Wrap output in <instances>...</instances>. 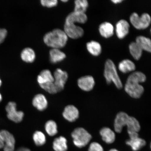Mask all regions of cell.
<instances>
[{"mask_svg":"<svg viewBox=\"0 0 151 151\" xmlns=\"http://www.w3.org/2000/svg\"><path fill=\"white\" fill-rule=\"evenodd\" d=\"M100 134L103 140L107 144L113 143L116 139L114 132L110 128L105 127L102 128L100 131Z\"/></svg>","mask_w":151,"mask_h":151,"instance_id":"obj_17","label":"cell"},{"mask_svg":"<svg viewBox=\"0 0 151 151\" xmlns=\"http://www.w3.org/2000/svg\"><path fill=\"white\" fill-rule=\"evenodd\" d=\"M129 27V24L125 20H121L117 22L116 32L117 37L119 39H124L128 35Z\"/></svg>","mask_w":151,"mask_h":151,"instance_id":"obj_13","label":"cell"},{"mask_svg":"<svg viewBox=\"0 0 151 151\" xmlns=\"http://www.w3.org/2000/svg\"><path fill=\"white\" fill-rule=\"evenodd\" d=\"M2 100V96L1 94V93H0V103L1 102V101Z\"/></svg>","mask_w":151,"mask_h":151,"instance_id":"obj_39","label":"cell"},{"mask_svg":"<svg viewBox=\"0 0 151 151\" xmlns=\"http://www.w3.org/2000/svg\"><path fill=\"white\" fill-rule=\"evenodd\" d=\"M7 30L4 28L0 29V44L4 41L7 35Z\"/></svg>","mask_w":151,"mask_h":151,"instance_id":"obj_34","label":"cell"},{"mask_svg":"<svg viewBox=\"0 0 151 151\" xmlns=\"http://www.w3.org/2000/svg\"><path fill=\"white\" fill-rule=\"evenodd\" d=\"M86 48L90 54L94 56L100 55L101 52V44L97 41H91L86 44Z\"/></svg>","mask_w":151,"mask_h":151,"instance_id":"obj_24","label":"cell"},{"mask_svg":"<svg viewBox=\"0 0 151 151\" xmlns=\"http://www.w3.org/2000/svg\"><path fill=\"white\" fill-rule=\"evenodd\" d=\"M99 31L102 37L109 38L112 36L114 34V28L110 22H105L100 24Z\"/></svg>","mask_w":151,"mask_h":151,"instance_id":"obj_16","label":"cell"},{"mask_svg":"<svg viewBox=\"0 0 151 151\" xmlns=\"http://www.w3.org/2000/svg\"><path fill=\"white\" fill-rule=\"evenodd\" d=\"M67 139L65 137L56 138L53 142V148L55 151H67L68 150Z\"/></svg>","mask_w":151,"mask_h":151,"instance_id":"obj_21","label":"cell"},{"mask_svg":"<svg viewBox=\"0 0 151 151\" xmlns=\"http://www.w3.org/2000/svg\"><path fill=\"white\" fill-rule=\"evenodd\" d=\"M64 32L68 37L72 39H77L84 35V31L82 27L77 26L73 22H65Z\"/></svg>","mask_w":151,"mask_h":151,"instance_id":"obj_7","label":"cell"},{"mask_svg":"<svg viewBox=\"0 0 151 151\" xmlns=\"http://www.w3.org/2000/svg\"><path fill=\"white\" fill-rule=\"evenodd\" d=\"M21 58L24 62L27 63H32L35 61V52L32 48H24L21 54Z\"/></svg>","mask_w":151,"mask_h":151,"instance_id":"obj_26","label":"cell"},{"mask_svg":"<svg viewBox=\"0 0 151 151\" xmlns=\"http://www.w3.org/2000/svg\"><path fill=\"white\" fill-rule=\"evenodd\" d=\"M37 82L39 85L49 82H54V78L51 72L49 70L41 71L37 77Z\"/></svg>","mask_w":151,"mask_h":151,"instance_id":"obj_20","label":"cell"},{"mask_svg":"<svg viewBox=\"0 0 151 151\" xmlns=\"http://www.w3.org/2000/svg\"><path fill=\"white\" fill-rule=\"evenodd\" d=\"M17 105L14 101H10L6 106L5 109L7 118L9 120L15 123H19L24 118V114L22 111L17 110Z\"/></svg>","mask_w":151,"mask_h":151,"instance_id":"obj_6","label":"cell"},{"mask_svg":"<svg viewBox=\"0 0 151 151\" xmlns=\"http://www.w3.org/2000/svg\"><path fill=\"white\" fill-rule=\"evenodd\" d=\"M50 62L53 63H56L61 62L66 58L65 53L61 51L59 49L52 48L50 52Z\"/></svg>","mask_w":151,"mask_h":151,"instance_id":"obj_22","label":"cell"},{"mask_svg":"<svg viewBox=\"0 0 151 151\" xmlns=\"http://www.w3.org/2000/svg\"><path fill=\"white\" fill-rule=\"evenodd\" d=\"M62 114L65 120L69 122H73L79 118V111L74 106L68 105L64 109Z\"/></svg>","mask_w":151,"mask_h":151,"instance_id":"obj_12","label":"cell"},{"mask_svg":"<svg viewBox=\"0 0 151 151\" xmlns=\"http://www.w3.org/2000/svg\"><path fill=\"white\" fill-rule=\"evenodd\" d=\"M150 16L147 13H144L139 16L134 12L130 17V21L134 27L137 29L142 30L148 28L151 23Z\"/></svg>","mask_w":151,"mask_h":151,"instance_id":"obj_5","label":"cell"},{"mask_svg":"<svg viewBox=\"0 0 151 151\" xmlns=\"http://www.w3.org/2000/svg\"><path fill=\"white\" fill-rule=\"evenodd\" d=\"M68 1H67V0H64V1H63L62 0V1L63 2H67Z\"/></svg>","mask_w":151,"mask_h":151,"instance_id":"obj_41","label":"cell"},{"mask_svg":"<svg viewBox=\"0 0 151 151\" xmlns=\"http://www.w3.org/2000/svg\"><path fill=\"white\" fill-rule=\"evenodd\" d=\"M109 151H119L117 150H116V149H111L110 150H109Z\"/></svg>","mask_w":151,"mask_h":151,"instance_id":"obj_38","label":"cell"},{"mask_svg":"<svg viewBox=\"0 0 151 151\" xmlns=\"http://www.w3.org/2000/svg\"><path fill=\"white\" fill-rule=\"evenodd\" d=\"M1 84H2L1 81V78H0V87L1 86Z\"/></svg>","mask_w":151,"mask_h":151,"instance_id":"obj_40","label":"cell"},{"mask_svg":"<svg viewBox=\"0 0 151 151\" xmlns=\"http://www.w3.org/2000/svg\"><path fill=\"white\" fill-rule=\"evenodd\" d=\"M75 5L74 12L81 14H85L88 6L86 0H76L75 1Z\"/></svg>","mask_w":151,"mask_h":151,"instance_id":"obj_29","label":"cell"},{"mask_svg":"<svg viewBox=\"0 0 151 151\" xmlns=\"http://www.w3.org/2000/svg\"><path fill=\"white\" fill-rule=\"evenodd\" d=\"M88 151H104V149L99 143L93 142L91 143Z\"/></svg>","mask_w":151,"mask_h":151,"instance_id":"obj_33","label":"cell"},{"mask_svg":"<svg viewBox=\"0 0 151 151\" xmlns=\"http://www.w3.org/2000/svg\"><path fill=\"white\" fill-rule=\"evenodd\" d=\"M53 77L54 83L57 89L58 92L62 91L64 89L68 80V76L67 73L61 69H58L55 71Z\"/></svg>","mask_w":151,"mask_h":151,"instance_id":"obj_8","label":"cell"},{"mask_svg":"<svg viewBox=\"0 0 151 151\" xmlns=\"http://www.w3.org/2000/svg\"><path fill=\"white\" fill-rule=\"evenodd\" d=\"M33 138L34 142L37 146H42L46 143V137L42 132L37 131L35 132Z\"/></svg>","mask_w":151,"mask_h":151,"instance_id":"obj_30","label":"cell"},{"mask_svg":"<svg viewBox=\"0 0 151 151\" xmlns=\"http://www.w3.org/2000/svg\"><path fill=\"white\" fill-rule=\"evenodd\" d=\"M0 137L4 143V151H14L15 139L14 135L7 130H2L0 131Z\"/></svg>","mask_w":151,"mask_h":151,"instance_id":"obj_9","label":"cell"},{"mask_svg":"<svg viewBox=\"0 0 151 151\" xmlns=\"http://www.w3.org/2000/svg\"><path fill=\"white\" fill-rule=\"evenodd\" d=\"M41 88L46 91L49 93L55 94L58 93V91L54 82H49L40 85Z\"/></svg>","mask_w":151,"mask_h":151,"instance_id":"obj_31","label":"cell"},{"mask_svg":"<svg viewBox=\"0 0 151 151\" xmlns=\"http://www.w3.org/2000/svg\"><path fill=\"white\" fill-rule=\"evenodd\" d=\"M41 3L43 6L49 7H52L56 6L58 4L57 0H41Z\"/></svg>","mask_w":151,"mask_h":151,"instance_id":"obj_32","label":"cell"},{"mask_svg":"<svg viewBox=\"0 0 151 151\" xmlns=\"http://www.w3.org/2000/svg\"><path fill=\"white\" fill-rule=\"evenodd\" d=\"M135 42L140 46L143 50L151 52V41L149 38L143 36H139L137 37Z\"/></svg>","mask_w":151,"mask_h":151,"instance_id":"obj_25","label":"cell"},{"mask_svg":"<svg viewBox=\"0 0 151 151\" xmlns=\"http://www.w3.org/2000/svg\"><path fill=\"white\" fill-rule=\"evenodd\" d=\"M146 142L144 139L139 137L130 138L126 141V144L131 147L134 151L140 150L146 145Z\"/></svg>","mask_w":151,"mask_h":151,"instance_id":"obj_18","label":"cell"},{"mask_svg":"<svg viewBox=\"0 0 151 151\" xmlns=\"http://www.w3.org/2000/svg\"><path fill=\"white\" fill-rule=\"evenodd\" d=\"M129 116L125 112H119L116 115L115 119L114 128L115 131L117 133H120L123 128L127 124Z\"/></svg>","mask_w":151,"mask_h":151,"instance_id":"obj_11","label":"cell"},{"mask_svg":"<svg viewBox=\"0 0 151 151\" xmlns=\"http://www.w3.org/2000/svg\"><path fill=\"white\" fill-rule=\"evenodd\" d=\"M32 104L37 110L42 111L47 109L48 102L46 97L43 94H38L34 97Z\"/></svg>","mask_w":151,"mask_h":151,"instance_id":"obj_14","label":"cell"},{"mask_svg":"<svg viewBox=\"0 0 151 151\" xmlns=\"http://www.w3.org/2000/svg\"><path fill=\"white\" fill-rule=\"evenodd\" d=\"M68 40V37L65 32L59 29L49 32L43 37V41L47 46L58 49L65 46Z\"/></svg>","mask_w":151,"mask_h":151,"instance_id":"obj_2","label":"cell"},{"mask_svg":"<svg viewBox=\"0 0 151 151\" xmlns=\"http://www.w3.org/2000/svg\"><path fill=\"white\" fill-rule=\"evenodd\" d=\"M104 76L107 84L113 82L119 89L122 88V84L118 74L116 65L110 59H108L105 62Z\"/></svg>","mask_w":151,"mask_h":151,"instance_id":"obj_3","label":"cell"},{"mask_svg":"<svg viewBox=\"0 0 151 151\" xmlns=\"http://www.w3.org/2000/svg\"><path fill=\"white\" fill-rule=\"evenodd\" d=\"M118 68L122 73H126L134 71L136 66L134 63L131 60L125 59L123 60L119 63Z\"/></svg>","mask_w":151,"mask_h":151,"instance_id":"obj_19","label":"cell"},{"mask_svg":"<svg viewBox=\"0 0 151 151\" xmlns=\"http://www.w3.org/2000/svg\"><path fill=\"white\" fill-rule=\"evenodd\" d=\"M146 76L140 71L131 73L126 81L124 90L128 95L134 99H139L144 92V88L140 84L145 82Z\"/></svg>","mask_w":151,"mask_h":151,"instance_id":"obj_1","label":"cell"},{"mask_svg":"<svg viewBox=\"0 0 151 151\" xmlns=\"http://www.w3.org/2000/svg\"><path fill=\"white\" fill-rule=\"evenodd\" d=\"M130 53L135 60H138L142 55L143 50L135 42H131L129 45Z\"/></svg>","mask_w":151,"mask_h":151,"instance_id":"obj_27","label":"cell"},{"mask_svg":"<svg viewBox=\"0 0 151 151\" xmlns=\"http://www.w3.org/2000/svg\"><path fill=\"white\" fill-rule=\"evenodd\" d=\"M87 20L88 17L86 14L73 11L68 15L65 19V22L84 24Z\"/></svg>","mask_w":151,"mask_h":151,"instance_id":"obj_15","label":"cell"},{"mask_svg":"<svg viewBox=\"0 0 151 151\" xmlns=\"http://www.w3.org/2000/svg\"><path fill=\"white\" fill-rule=\"evenodd\" d=\"M17 151H31V150L28 148L22 147V148L19 149L17 150Z\"/></svg>","mask_w":151,"mask_h":151,"instance_id":"obj_37","label":"cell"},{"mask_svg":"<svg viewBox=\"0 0 151 151\" xmlns=\"http://www.w3.org/2000/svg\"><path fill=\"white\" fill-rule=\"evenodd\" d=\"M75 146L82 148L86 146L92 139V136L82 127L76 128L71 134Z\"/></svg>","mask_w":151,"mask_h":151,"instance_id":"obj_4","label":"cell"},{"mask_svg":"<svg viewBox=\"0 0 151 151\" xmlns=\"http://www.w3.org/2000/svg\"><path fill=\"white\" fill-rule=\"evenodd\" d=\"M45 129L48 135L54 136L58 132L57 124L54 120H48L45 124Z\"/></svg>","mask_w":151,"mask_h":151,"instance_id":"obj_28","label":"cell"},{"mask_svg":"<svg viewBox=\"0 0 151 151\" xmlns=\"http://www.w3.org/2000/svg\"><path fill=\"white\" fill-rule=\"evenodd\" d=\"M4 143L1 137H0V149L4 148Z\"/></svg>","mask_w":151,"mask_h":151,"instance_id":"obj_35","label":"cell"},{"mask_svg":"<svg viewBox=\"0 0 151 151\" xmlns=\"http://www.w3.org/2000/svg\"><path fill=\"white\" fill-rule=\"evenodd\" d=\"M77 84L81 90L88 92L93 89L95 82L93 77L87 75L79 78L77 81Z\"/></svg>","mask_w":151,"mask_h":151,"instance_id":"obj_10","label":"cell"},{"mask_svg":"<svg viewBox=\"0 0 151 151\" xmlns=\"http://www.w3.org/2000/svg\"><path fill=\"white\" fill-rule=\"evenodd\" d=\"M126 126L127 127L128 133H138L141 129V126L138 121L134 117L129 116Z\"/></svg>","mask_w":151,"mask_h":151,"instance_id":"obj_23","label":"cell"},{"mask_svg":"<svg viewBox=\"0 0 151 151\" xmlns=\"http://www.w3.org/2000/svg\"><path fill=\"white\" fill-rule=\"evenodd\" d=\"M123 1L122 0H112V1H111L115 4H118L121 3Z\"/></svg>","mask_w":151,"mask_h":151,"instance_id":"obj_36","label":"cell"}]
</instances>
